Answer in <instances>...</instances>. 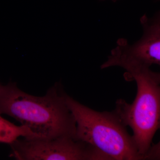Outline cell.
I'll return each instance as SVG.
<instances>
[{
	"label": "cell",
	"mask_w": 160,
	"mask_h": 160,
	"mask_svg": "<svg viewBox=\"0 0 160 160\" xmlns=\"http://www.w3.org/2000/svg\"><path fill=\"white\" fill-rule=\"evenodd\" d=\"M59 84L42 97L28 94L14 83L0 89V113L6 114L29 128L37 139L76 136V123Z\"/></svg>",
	"instance_id": "obj_1"
},
{
	"label": "cell",
	"mask_w": 160,
	"mask_h": 160,
	"mask_svg": "<svg viewBox=\"0 0 160 160\" xmlns=\"http://www.w3.org/2000/svg\"><path fill=\"white\" fill-rule=\"evenodd\" d=\"M137 85V93L132 104L120 99L114 111L126 126L138 151L144 160L160 159V144L152 139L160 127V74L150 68L127 75Z\"/></svg>",
	"instance_id": "obj_2"
},
{
	"label": "cell",
	"mask_w": 160,
	"mask_h": 160,
	"mask_svg": "<svg viewBox=\"0 0 160 160\" xmlns=\"http://www.w3.org/2000/svg\"><path fill=\"white\" fill-rule=\"evenodd\" d=\"M76 123V136L109 156L112 160H145L132 135L115 112H99L66 95Z\"/></svg>",
	"instance_id": "obj_3"
},
{
	"label": "cell",
	"mask_w": 160,
	"mask_h": 160,
	"mask_svg": "<svg viewBox=\"0 0 160 160\" xmlns=\"http://www.w3.org/2000/svg\"><path fill=\"white\" fill-rule=\"evenodd\" d=\"M143 33L132 45L126 39L120 38L112 50L101 69L118 66L127 71L126 75L149 69L152 65H160V14L152 18L144 15L140 18Z\"/></svg>",
	"instance_id": "obj_4"
},
{
	"label": "cell",
	"mask_w": 160,
	"mask_h": 160,
	"mask_svg": "<svg viewBox=\"0 0 160 160\" xmlns=\"http://www.w3.org/2000/svg\"><path fill=\"white\" fill-rule=\"evenodd\" d=\"M10 146L11 156L19 160H112L76 136L48 139L18 138Z\"/></svg>",
	"instance_id": "obj_5"
},
{
	"label": "cell",
	"mask_w": 160,
	"mask_h": 160,
	"mask_svg": "<svg viewBox=\"0 0 160 160\" xmlns=\"http://www.w3.org/2000/svg\"><path fill=\"white\" fill-rule=\"evenodd\" d=\"M0 113V143L11 145L19 138L37 139L31 130L23 126H18L2 117Z\"/></svg>",
	"instance_id": "obj_6"
},
{
	"label": "cell",
	"mask_w": 160,
	"mask_h": 160,
	"mask_svg": "<svg viewBox=\"0 0 160 160\" xmlns=\"http://www.w3.org/2000/svg\"><path fill=\"white\" fill-rule=\"evenodd\" d=\"M101 1H105V0H101ZM111 1L113 2H116L117 1H119V0H111Z\"/></svg>",
	"instance_id": "obj_7"
},
{
	"label": "cell",
	"mask_w": 160,
	"mask_h": 160,
	"mask_svg": "<svg viewBox=\"0 0 160 160\" xmlns=\"http://www.w3.org/2000/svg\"><path fill=\"white\" fill-rule=\"evenodd\" d=\"M2 84H1V83H0V89H1V87H2Z\"/></svg>",
	"instance_id": "obj_8"
}]
</instances>
